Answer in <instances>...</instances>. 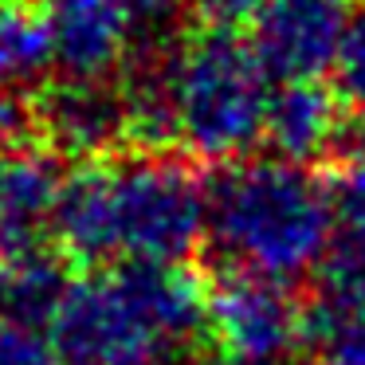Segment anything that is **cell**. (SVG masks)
Instances as JSON below:
<instances>
[{"label":"cell","mask_w":365,"mask_h":365,"mask_svg":"<svg viewBox=\"0 0 365 365\" xmlns=\"http://www.w3.org/2000/svg\"><path fill=\"white\" fill-rule=\"evenodd\" d=\"M63 365H165L208 334V287L185 263H122L75 279L51 322Z\"/></svg>","instance_id":"6da1fadb"},{"label":"cell","mask_w":365,"mask_h":365,"mask_svg":"<svg viewBox=\"0 0 365 365\" xmlns=\"http://www.w3.org/2000/svg\"><path fill=\"white\" fill-rule=\"evenodd\" d=\"M326 181L283 158H240L208 181V247L224 271L299 283L318 275L334 247Z\"/></svg>","instance_id":"7a4b0ae2"},{"label":"cell","mask_w":365,"mask_h":365,"mask_svg":"<svg viewBox=\"0 0 365 365\" xmlns=\"http://www.w3.org/2000/svg\"><path fill=\"white\" fill-rule=\"evenodd\" d=\"M158 79L177 145L200 161H240L263 142L271 75L252 40L228 28H197L158 59Z\"/></svg>","instance_id":"3957f363"},{"label":"cell","mask_w":365,"mask_h":365,"mask_svg":"<svg viewBox=\"0 0 365 365\" xmlns=\"http://www.w3.org/2000/svg\"><path fill=\"white\" fill-rule=\"evenodd\" d=\"M114 263H185L208 240V185L177 153L106 158Z\"/></svg>","instance_id":"277c9868"},{"label":"cell","mask_w":365,"mask_h":365,"mask_svg":"<svg viewBox=\"0 0 365 365\" xmlns=\"http://www.w3.org/2000/svg\"><path fill=\"white\" fill-rule=\"evenodd\" d=\"M189 0H48L43 16L63 79L110 83L138 59L158 48L177 24Z\"/></svg>","instance_id":"5b68a950"},{"label":"cell","mask_w":365,"mask_h":365,"mask_svg":"<svg viewBox=\"0 0 365 365\" xmlns=\"http://www.w3.org/2000/svg\"><path fill=\"white\" fill-rule=\"evenodd\" d=\"M208 338L232 365H291L310 338V310L287 283L220 271L208 287Z\"/></svg>","instance_id":"8992f818"},{"label":"cell","mask_w":365,"mask_h":365,"mask_svg":"<svg viewBox=\"0 0 365 365\" xmlns=\"http://www.w3.org/2000/svg\"><path fill=\"white\" fill-rule=\"evenodd\" d=\"M349 16L354 0H271L247 40L271 79H322L326 71H334Z\"/></svg>","instance_id":"52a82bcc"},{"label":"cell","mask_w":365,"mask_h":365,"mask_svg":"<svg viewBox=\"0 0 365 365\" xmlns=\"http://www.w3.org/2000/svg\"><path fill=\"white\" fill-rule=\"evenodd\" d=\"M40 142L59 158L95 161L118 153L126 142V95L114 83H87V79H59L40 91L32 106Z\"/></svg>","instance_id":"ba28073f"},{"label":"cell","mask_w":365,"mask_h":365,"mask_svg":"<svg viewBox=\"0 0 365 365\" xmlns=\"http://www.w3.org/2000/svg\"><path fill=\"white\" fill-rule=\"evenodd\" d=\"M63 181V158L43 142H28L0 161V259L48 247Z\"/></svg>","instance_id":"9c48e42d"},{"label":"cell","mask_w":365,"mask_h":365,"mask_svg":"<svg viewBox=\"0 0 365 365\" xmlns=\"http://www.w3.org/2000/svg\"><path fill=\"white\" fill-rule=\"evenodd\" d=\"M346 110L349 106L341 103V95L322 79L283 83L271 95L263 142L271 145V158H283L291 165H310L318 158L334 161L357 122V114L349 118Z\"/></svg>","instance_id":"30bf717a"},{"label":"cell","mask_w":365,"mask_h":365,"mask_svg":"<svg viewBox=\"0 0 365 365\" xmlns=\"http://www.w3.org/2000/svg\"><path fill=\"white\" fill-rule=\"evenodd\" d=\"M67 263L71 259L63 252H51V247L4 255L0 259V322L51 330L75 283Z\"/></svg>","instance_id":"8fae6325"},{"label":"cell","mask_w":365,"mask_h":365,"mask_svg":"<svg viewBox=\"0 0 365 365\" xmlns=\"http://www.w3.org/2000/svg\"><path fill=\"white\" fill-rule=\"evenodd\" d=\"M51 71H56V51H51L43 9L28 0H4L0 4V91L9 95L43 91Z\"/></svg>","instance_id":"7c38bea8"},{"label":"cell","mask_w":365,"mask_h":365,"mask_svg":"<svg viewBox=\"0 0 365 365\" xmlns=\"http://www.w3.org/2000/svg\"><path fill=\"white\" fill-rule=\"evenodd\" d=\"M326 197H330L338 232L365 236V118L354 122L349 138L334 158L330 177H326Z\"/></svg>","instance_id":"4fadbf2b"},{"label":"cell","mask_w":365,"mask_h":365,"mask_svg":"<svg viewBox=\"0 0 365 365\" xmlns=\"http://www.w3.org/2000/svg\"><path fill=\"white\" fill-rule=\"evenodd\" d=\"M334 91L349 106V114L365 118V0L354 4L349 28L341 36L338 59H334Z\"/></svg>","instance_id":"5bb4252c"},{"label":"cell","mask_w":365,"mask_h":365,"mask_svg":"<svg viewBox=\"0 0 365 365\" xmlns=\"http://www.w3.org/2000/svg\"><path fill=\"white\" fill-rule=\"evenodd\" d=\"M310 334L318 341L314 365H365V307L338 318H314Z\"/></svg>","instance_id":"9a60e30c"},{"label":"cell","mask_w":365,"mask_h":365,"mask_svg":"<svg viewBox=\"0 0 365 365\" xmlns=\"http://www.w3.org/2000/svg\"><path fill=\"white\" fill-rule=\"evenodd\" d=\"M0 365H63L48 330L0 322Z\"/></svg>","instance_id":"2e32d148"},{"label":"cell","mask_w":365,"mask_h":365,"mask_svg":"<svg viewBox=\"0 0 365 365\" xmlns=\"http://www.w3.org/2000/svg\"><path fill=\"white\" fill-rule=\"evenodd\" d=\"M197 12L205 16V24L228 28V32H244L255 28V20L271 9V0H192Z\"/></svg>","instance_id":"e0dca14e"},{"label":"cell","mask_w":365,"mask_h":365,"mask_svg":"<svg viewBox=\"0 0 365 365\" xmlns=\"http://www.w3.org/2000/svg\"><path fill=\"white\" fill-rule=\"evenodd\" d=\"M32 130H36L32 106L20 95L0 91V161L12 158L20 145H28V134H32Z\"/></svg>","instance_id":"ac0fdd59"},{"label":"cell","mask_w":365,"mask_h":365,"mask_svg":"<svg viewBox=\"0 0 365 365\" xmlns=\"http://www.w3.org/2000/svg\"><path fill=\"white\" fill-rule=\"evenodd\" d=\"M185 365H232L228 357H192V361H185Z\"/></svg>","instance_id":"d6986e66"},{"label":"cell","mask_w":365,"mask_h":365,"mask_svg":"<svg viewBox=\"0 0 365 365\" xmlns=\"http://www.w3.org/2000/svg\"><path fill=\"white\" fill-rule=\"evenodd\" d=\"M28 4H32V0H28Z\"/></svg>","instance_id":"ffe728a7"}]
</instances>
